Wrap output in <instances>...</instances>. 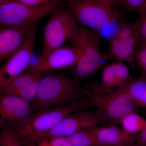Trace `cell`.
I'll return each instance as SVG.
<instances>
[{
    "instance_id": "obj_1",
    "label": "cell",
    "mask_w": 146,
    "mask_h": 146,
    "mask_svg": "<svg viewBox=\"0 0 146 146\" xmlns=\"http://www.w3.org/2000/svg\"><path fill=\"white\" fill-rule=\"evenodd\" d=\"M87 97L84 88L63 74H52L39 79L34 106L38 110L64 106Z\"/></svg>"
},
{
    "instance_id": "obj_2",
    "label": "cell",
    "mask_w": 146,
    "mask_h": 146,
    "mask_svg": "<svg viewBox=\"0 0 146 146\" xmlns=\"http://www.w3.org/2000/svg\"><path fill=\"white\" fill-rule=\"evenodd\" d=\"M91 107L90 99L85 97L64 106L39 110L13 129L23 145L34 137L51 130L73 112Z\"/></svg>"
},
{
    "instance_id": "obj_3",
    "label": "cell",
    "mask_w": 146,
    "mask_h": 146,
    "mask_svg": "<svg viewBox=\"0 0 146 146\" xmlns=\"http://www.w3.org/2000/svg\"><path fill=\"white\" fill-rule=\"evenodd\" d=\"M100 37L96 31L81 26L78 27L74 36L71 40L73 46L80 52L81 55L76 65L77 77L86 78L101 68L108 54L102 53L100 50Z\"/></svg>"
},
{
    "instance_id": "obj_4",
    "label": "cell",
    "mask_w": 146,
    "mask_h": 146,
    "mask_svg": "<svg viewBox=\"0 0 146 146\" xmlns=\"http://www.w3.org/2000/svg\"><path fill=\"white\" fill-rule=\"evenodd\" d=\"M88 97L92 107H96L105 122L109 124H120L123 118L137 112L139 108L129 93L126 86L118 87L103 95Z\"/></svg>"
},
{
    "instance_id": "obj_5",
    "label": "cell",
    "mask_w": 146,
    "mask_h": 146,
    "mask_svg": "<svg viewBox=\"0 0 146 146\" xmlns=\"http://www.w3.org/2000/svg\"><path fill=\"white\" fill-rule=\"evenodd\" d=\"M57 3L31 6L17 0L0 1V27H31L52 12Z\"/></svg>"
},
{
    "instance_id": "obj_6",
    "label": "cell",
    "mask_w": 146,
    "mask_h": 146,
    "mask_svg": "<svg viewBox=\"0 0 146 146\" xmlns=\"http://www.w3.org/2000/svg\"><path fill=\"white\" fill-rule=\"evenodd\" d=\"M78 27L77 23L68 8L53 11L44 28L43 49L40 57L71 41Z\"/></svg>"
},
{
    "instance_id": "obj_7",
    "label": "cell",
    "mask_w": 146,
    "mask_h": 146,
    "mask_svg": "<svg viewBox=\"0 0 146 146\" xmlns=\"http://www.w3.org/2000/svg\"><path fill=\"white\" fill-rule=\"evenodd\" d=\"M68 4L77 23L93 30L104 28L117 17L100 0H74Z\"/></svg>"
},
{
    "instance_id": "obj_8",
    "label": "cell",
    "mask_w": 146,
    "mask_h": 146,
    "mask_svg": "<svg viewBox=\"0 0 146 146\" xmlns=\"http://www.w3.org/2000/svg\"><path fill=\"white\" fill-rule=\"evenodd\" d=\"M105 123L98 110H80L73 112L63 119L55 127L44 134L34 137L25 143L29 145L35 141L43 138L68 137L82 131L91 130L97 126Z\"/></svg>"
},
{
    "instance_id": "obj_9",
    "label": "cell",
    "mask_w": 146,
    "mask_h": 146,
    "mask_svg": "<svg viewBox=\"0 0 146 146\" xmlns=\"http://www.w3.org/2000/svg\"><path fill=\"white\" fill-rule=\"evenodd\" d=\"M37 25L32 26L23 44L0 68V89L23 73L34 53Z\"/></svg>"
},
{
    "instance_id": "obj_10",
    "label": "cell",
    "mask_w": 146,
    "mask_h": 146,
    "mask_svg": "<svg viewBox=\"0 0 146 146\" xmlns=\"http://www.w3.org/2000/svg\"><path fill=\"white\" fill-rule=\"evenodd\" d=\"M140 41L139 21H125L117 36L109 42V54L119 61L135 66L136 46Z\"/></svg>"
},
{
    "instance_id": "obj_11",
    "label": "cell",
    "mask_w": 146,
    "mask_h": 146,
    "mask_svg": "<svg viewBox=\"0 0 146 146\" xmlns=\"http://www.w3.org/2000/svg\"><path fill=\"white\" fill-rule=\"evenodd\" d=\"M81 55L80 52L73 46H62L39 57L29 71L42 74L72 68L76 66Z\"/></svg>"
},
{
    "instance_id": "obj_12",
    "label": "cell",
    "mask_w": 146,
    "mask_h": 146,
    "mask_svg": "<svg viewBox=\"0 0 146 146\" xmlns=\"http://www.w3.org/2000/svg\"><path fill=\"white\" fill-rule=\"evenodd\" d=\"M30 103L20 98L0 93V119L15 127L32 114Z\"/></svg>"
},
{
    "instance_id": "obj_13",
    "label": "cell",
    "mask_w": 146,
    "mask_h": 146,
    "mask_svg": "<svg viewBox=\"0 0 146 146\" xmlns=\"http://www.w3.org/2000/svg\"><path fill=\"white\" fill-rule=\"evenodd\" d=\"M31 27H0V65L21 48Z\"/></svg>"
},
{
    "instance_id": "obj_14",
    "label": "cell",
    "mask_w": 146,
    "mask_h": 146,
    "mask_svg": "<svg viewBox=\"0 0 146 146\" xmlns=\"http://www.w3.org/2000/svg\"><path fill=\"white\" fill-rule=\"evenodd\" d=\"M91 130L102 145L134 146L137 135L129 134L123 128L112 124L97 126Z\"/></svg>"
},
{
    "instance_id": "obj_15",
    "label": "cell",
    "mask_w": 146,
    "mask_h": 146,
    "mask_svg": "<svg viewBox=\"0 0 146 146\" xmlns=\"http://www.w3.org/2000/svg\"><path fill=\"white\" fill-rule=\"evenodd\" d=\"M84 86L88 97L103 95L114 90L117 87V84L112 64L105 66L103 69L99 84H85Z\"/></svg>"
},
{
    "instance_id": "obj_16",
    "label": "cell",
    "mask_w": 146,
    "mask_h": 146,
    "mask_svg": "<svg viewBox=\"0 0 146 146\" xmlns=\"http://www.w3.org/2000/svg\"><path fill=\"white\" fill-rule=\"evenodd\" d=\"M126 88L138 107L146 108V72L141 70L140 76L131 80Z\"/></svg>"
},
{
    "instance_id": "obj_17",
    "label": "cell",
    "mask_w": 146,
    "mask_h": 146,
    "mask_svg": "<svg viewBox=\"0 0 146 146\" xmlns=\"http://www.w3.org/2000/svg\"><path fill=\"white\" fill-rule=\"evenodd\" d=\"M42 75L40 73L29 71L17 77L0 89V93L11 95L19 91Z\"/></svg>"
},
{
    "instance_id": "obj_18",
    "label": "cell",
    "mask_w": 146,
    "mask_h": 146,
    "mask_svg": "<svg viewBox=\"0 0 146 146\" xmlns=\"http://www.w3.org/2000/svg\"><path fill=\"white\" fill-rule=\"evenodd\" d=\"M120 124L128 133L136 135L146 127V119L136 112H133L123 118Z\"/></svg>"
},
{
    "instance_id": "obj_19",
    "label": "cell",
    "mask_w": 146,
    "mask_h": 146,
    "mask_svg": "<svg viewBox=\"0 0 146 146\" xmlns=\"http://www.w3.org/2000/svg\"><path fill=\"white\" fill-rule=\"evenodd\" d=\"M72 146H100L91 130L78 131L67 137Z\"/></svg>"
},
{
    "instance_id": "obj_20",
    "label": "cell",
    "mask_w": 146,
    "mask_h": 146,
    "mask_svg": "<svg viewBox=\"0 0 146 146\" xmlns=\"http://www.w3.org/2000/svg\"><path fill=\"white\" fill-rule=\"evenodd\" d=\"M114 69L117 87L127 85L131 81L129 69L123 62L119 61L112 64Z\"/></svg>"
},
{
    "instance_id": "obj_21",
    "label": "cell",
    "mask_w": 146,
    "mask_h": 146,
    "mask_svg": "<svg viewBox=\"0 0 146 146\" xmlns=\"http://www.w3.org/2000/svg\"><path fill=\"white\" fill-rule=\"evenodd\" d=\"M124 21L117 17L104 28L95 31L99 35L101 39L110 42L117 36L119 31Z\"/></svg>"
},
{
    "instance_id": "obj_22",
    "label": "cell",
    "mask_w": 146,
    "mask_h": 146,
    "mask_svg": "<svg viewBox=\"0 0 146 146\" xmlns=\"http://www.w3.org/2000/svg\"><path fill=\"white\" fill-rule=\"evenodd\" d=\"M41 76L42 75L23 89L16 91L11 96L18 97L29 103L34 101L37 94L39 80Z\"/></svg>"
},
{
    "instance_id": "obj_23",
    "label": "cell",
    "mask_w": 146,
    "mask_h": 146,
    "mask_svg": "<svg viewBox=\"0 0 146 146\" xmlns=\"http://www.w3.org/2000/svg\"><path fill=\"white\" fill-rule=\"evenodd\" d=\"M0 146H23L13 128H7L0 133Z\"/></svg>"
},
{
    "instance_id": "obj_24",
    "label": "cell",
    "mask_w": 146,
    "mask_h": 146,
    "mask_svg": "<svg viewBox=\"0 0 146 146\" xmlns=\"http://www.w3.org/2000/svg\"><path fill=\"white\" fill-rule=\"evenodd\" d=\"M30 146H72L67 137L43 138L35 141Z\"/></svg>"
},
{
    "instance_id": "obj_25",
    "label": "cell",
    "mask_w": 146,
    "mask_h": 146,
    "mask_svg": "<svg viewBox=\"0 0 146 146\" xmlns=\"http://www.w3.org/2000/svg\"><path fill=\"white\" fill-rule=\"evenodd\" d=\"M118 2L127 10L138 13L139 15L146 9V0H118Z\"/></svg>"
},
{
    "instance_id": "obj_26",
    "label": "cell",
    "mask_w": 146,
    "mask_h": 146,
    "mask_svg": "<svg viewBox=\"0 0 146 146\" xmlns=\"http://www.w3.org/2000/svg\"><path fill=\"white\" fill-rule=\"evenodd\" d=\"M138 44L135 53V62L141 70L146 72V42L140 41Z\"/></svg>"
},
{
    "instance_id": "obj_27",
    "label": "cell",
    "mask_w": 146,
    "mask_h": 146,
    "mask_svg": "<svg viewBox=\"0 0 146 146\" xmlns=\"http://www.w3.org/2000/svg\"><path fill=\"white\" fill-rule=\"evenodd\" d=\"M140 16L138 21L141 41L146 42V9Z\"/></svg>"
},
{
    "instance_id": "obj_28",
    "label": "cell",
    "mask_w": 146,
    "mask_h": 146,
    "mask_svg": "<svg viewBox=\"0 0 146 146\" xmlns=\"http://www.w3.org/2000/svg\"><path fill=\"white\" fill-rule=\"evenodd\" d=\"M21 3L28 5L31 6H39L57 3L58 0H17Z\"/></svg>"
},
{
    "instance_id": "obj_29",
    "label": "cell",
    "mask_w": 146,
    "mask_h": 146,
    "mask_svg": "<svg viewBox=\"0 0 146 146\" xmlns=\"http://www.w3.org/2000/svg\"><path fill=\"white\" fill-rule=\"evenodd\" d=\"M134 146H146V127L136 135Z\"/></svg>"
},
{
    "instance_id": "obj_30",
    "label": "cell",
    "mask_w": 146,
    "mask_h": 146,
    "mask_svg": "<svg viewBox=\"0 0 146 146\" xmlns=\"http://www.w3.org/2000/svg\"><path fill=\"white\" fill-rule=\"evenodd\" d=\"M100 1H101L103 3L108 9L112 10V6L111 5H110L109 0H100Z\"/></svg>"
},
{
    "instance_id": "obj_31",
    "label": "cell",
    "mask_w": 146,
    "mask_h": 146,
    "mask_svg": "<svg viewBox=\"0 0 146 146\" xmlns=\"http://www.w3.org/2000/svg\"><path fill=\"white\" fill-rule=\"evenodd\" d=\"M118 0H109L110 3V5L112 6L115 4V3L118 2Z\"/></svg>"
},
{
    "instance_id": "obj_32",
    "label": "cell",
    "mask_w": 146,
    "mask_h": 146,
    "mask_svg": "<svg viewBox=\"0 0 146 146\" xmlns=\"http://www.w3.org/2000/svg\"><path fill=\"white\" fill-rule=\"evenodd\" d=\"M100 146H119L117 145H101Z\"/></svg>"
},
{
    "instance_id": "obj_33",
    "label": "cell",
    "mask_w": 146,
    "mask_h": 146,
    "mask_svg": "<svg viewBox=\"0 0 146 146\" xmlns=\"http://www.w3.org/2000/svg\"><path fill=\"white\" fill-rule=\"evenodd\" d=\"M64 1H65L68 2V3L71 2L72 1L74 0H64Z\"/></svg>"
},
{
    "instance_id": "obj_34",
    "label": "cell",
    "mask_w": 146,
    "mask_h": 146,
    "mask_svg": "<svg viewBox=\"0 0 146 146\" xmlns=\"http://www.w3.org/2000/svg\"><path fill=\"white\" fill-rule=\"evenodd\" d=\"M2 1V0H0V1Z\"/></svg>"
}]
</instances>
